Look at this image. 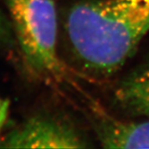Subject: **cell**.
Returning <instances> with one entry per match:
<instances>
[{"mask_svg": "<svg viewBox=\"0 0 149 149\" xmlns=\"http://www.w3.org/2000/svg\"><path fill=\"white\" fill-rule=\"evenodd\" d=\"M105 148H149V121L127 122L106 118L97 126Z\"/></svg>", "mask_w": 149, "mask_h": 149, "instance_id": "277c9868", "label": "cell"}, {"mask_svg": "<svg viewBox=\"0 0 149 149\" xmlns=\"http://www.w3.org/2000/svg\"><path fill=\"white\" fill-rule=\"evenodd\" d=\"M73 54L99 76L118 71L149 33V0H88L67 17Z\"/></svg>", "mask_w": 149, "mask_h": 149, "instance_id": "6da1fadb", "label": "cell"}, {"mask_svg": "<svg viewBox=\"0 0 149 149\" xmlns=\"http://www.w3.org/2000/svg\"><path fill=\"white\" fill-rule=\"evenodd\" d=\"M2 146L71 149L84 148L87 145L78 131L69 124L49 117L36 116L10 132Z\"/></svg>", "mask_w": 149, "mask_h": 149, "instance_id": "3957f363", "label": "cell"}, {"mask_svg": "<svg viewBox=\"0 0 149 149\" xmlns=\"http://www.w3.org/2000/svg\"><path fill=\"white\" fill-rule=\"evenodd\" d=\"M115 99L125 111L149 117V66L123 80L115 91Z\"/></svg>", "mask_w": 149, "mask_h": 149, "instance_id": "5b68a950", "label": "cell"}, {"mask_svg": "<svg viewBox=\"0 0 149 149\" xmlns=\"http://www.w3.org/2000/svg\"><path fill=\"white\" fill-rule=\"evenodd\" d=\"M24 57L36 72L58 77V14L53 0H6Z\"/></svg>", "mask_w": 149, "mask_h": 149, "instance_id": "7a4b0ae2", "label": "cell"}, {"mask_svg": "<svg viewBox=\"0 0 149 149\" xmlns=\"http://www.w3.org/2000/svg\"><path fill=\"white\" fill-rule=\"evenodd\" d=\"M7 102H6V101H5V100H1V99H0V109H2Z\"/></svg>", "mask_w": 149, "mask_h": 149, "instance_id": "ba28073f", "label": "cell"}, {"mask_svg": "<svg viewBox=\"0 0 149 149\" xmlns=\"http://www.w3.org/2000/svg\"><path fill=\"white\" fill-rule=\"evenodd\" d=\"M8 109H9V104L8 102L4 106L2 109H0V133H1L3 127L6 121L7 116H8Z\"/></svg>", "mask_w": 149, "mask_h": 149, "instance_id": "52a82bcc", "label": "cell"}, {"mask_svg": "<svg viewBox=\"0 0 149 149\" xmlns=\"http://www.w3.org/2000/svg\"><path fill=\"white\" fill-rule=\"evenodd\" d=\"M9 37H10V31H9L8 24L3 14L0 11V41L6 42L8 40Z\"/></svg>", "mask_w": 149, "mask_h": 149, "instance_id": "8992f818", "label": "cell"}]
</instances>
